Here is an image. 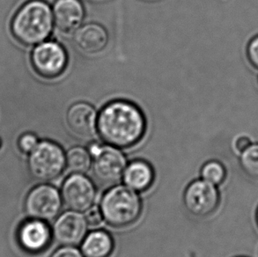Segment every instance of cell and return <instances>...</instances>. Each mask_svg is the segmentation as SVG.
Here are the masks:
<instances>
[{"label":"cell","mask_w":258,"mask_h":257,"mask_svg":"<svg viewBox=\"0 0 258 257\" xmlns=\"http://www.w3.org/2000/svg\"><path fill=\"white\" fill-rule=\"evenodd\" d=\"M38 139L32 133H26L19 139V147L25 153H30L38 145Z\"/></svg>","instance_id":"ffe728a7"},{"label":"cell","mask_w":258,"mask_h":257,"mask_svg":"<svg viewBox=\"0 0 258 257\" xmlns=\"http://www.w3.org/2000/svg\"><path fill=\"white\" fill-rule=\"evenodd\" d=\"M251 139L248 136L241 135L234 140V147L236 153L241 154L245 150L251 146Z\"/></svg>","instance_id":"cb8c5ba5"},{"label":"cell","mask_w":258,"mask_h":257,"mask_svg":"<svg viewBox=\"0 0 258 257\" xmlns=\"http://www.w3.org/2000/svg\"><path fill=\"white\" fill-rule=\"evenodd\" d=\"M97 113L90 104L77 102L67 112V125L78 138L90 139L97 132Z\"/></svg>","instance_id":"8fae6325"},{"label":"cell","mask_w":258,"mask_h":257,"mask_svg":"<svg viewBox=\"0 0 258 257\" xmlns=\"http://www.w3.org/2000/svg\"></svg>","instance_id":"4316f807"},{"label":"cell","mask_w":258,"mask_h":257,"mask_svg":"<svg viewBox=\"0 0 258 257\" xmlns=\"http://www.w3.org/2000/svg\"><path fill=\"white\" fill-rule=\"evenodd\" d=\"M227 174L226 167H224L223 164L217 160L206 162L201 169L203 180L216 186L222 184L226 181Z\"/></svg>","instance_id":"d6986e66"},{"label":"cell","mask_w":258,"mask_h":257,"mask_svg":"<svg viewBox=\"0 0 258 257\" xmlns=\"http://www.w3.org/2000/svg\"><path fill=\"white\" fill-rule=\"evenodd\" d=\"M54 25L63 34L75 33L84 20L85 10L80 0H57L52 9Z\"/></svg>","instance_id":"7c38bea8"},{"label":"cell","mask_w":258,"mask_h":257,"mask_svg":"<svg viewBox=\"0 0 258 257\" xmlns=\"http://www.w3.org/2000/svg\"><path fill=\"white\" fill-rule=\"evenodd\" d=\"M248 62L255 69L258 70V35L248 42L247 46Z\"/></svg>","instance_id":"44dd1931"},{"label":"cell","mask_w":258,"mask_h":257,"mask_svg":"<svg viewBox=\"0 0 258 257\" xmlns=\"http://www.w3.org/2000/svg\"><path fill=\"white\" fill-rule=\"evenodd\" d=\"M240 165L248 177L258 181V143H252L240 154Z\"/></svg>","instance_id":"ac0fdd59"},{"label":"cell","mask_w":258,"mask_h":257,"mask_svg":"<svg viewBox=\"0 0 258 257\" xmlns=\"http://www.w3.org/2000/svg\"><path fill=\"white\" fill-rule=\"evenodd\" d=\"M91 154L93 156V173L101 184L111 186L121 181L127 161L119 148L110 145L94 146Z\"/></svg>","instance_id":"5b68a950"},{"label":"cell","mask_w":258,"mask_h":257,"mask_svg":"<svg viewBox=\"0 0 258 257\" xmlns=\"http://www.w3.org/2000/svg\"><path fill=\"white\" fill-rule=\"evenodd\" d=\"M236 257H247V256H236Z\"/></svg>","instance_id":"484cf974"},{"label":"cell","mask_w":258,"mask_h":257,"mask_svg":"<svg viewBox=\"0 0 258 257\" xmlns=\"http://www.w3.org/2000/svg\"><path fill=\"white\" fill-rule=\"evenodd\" d=\"M154 180L153 167L144 160H135L128 164L122 175L124 185L136 192L148 189Z\"/></svg>","instance_id":"9a60e30c"},{"label":"cell","mask_w":258,"mask_h":257,"mask_svg":"<svg viewBox=\"0 0 258 257\" xmlns=\"http://www.w3.org/2000/svg\"><path fill=\"white\" fill-rule=\"evenodd\" d=\"M111 235L103 230L93 231L81 242V251L84 257H109L114 250Z\"/></svg>","instance_id":"2e32d148"},{"label":"cell","mask_w":258,"mask_h":257,"mask_svg":"<svg viewBox=\"0 0 258 257\" xmlns=\"http://www.w3.org/2000/svg\"><path fill=\"white\" fill-rule=\"evenodd\" d=\"M255 222H256V225L258 226V206L256 208V212H255Z\"/></svg>","instance_id":"d4e9b609"},{"label":"cell","mask_w":258,"mask_h":257,"mask_svg":"<svg viewBox=\"0 0 258 257\" xmlns=\"http://www.w3.org/2000/svg\"><path fill=\"white\" fill-rule=\"evenodd\" d=\"M87 220L81 212L71 211L61 214L52 228L53 237L63 246L75 247L87 235Z\"/></svg>","instance_id":"30bf717a"},{"label":"cell","mask_w":258,"mask_h":257,"mask_svg":"<svg viewBox=\"0 0 258 257\" xmlns=\"http://www.w3.org/2000/svg\"><path fill=\"white\" fill-rule=\"evenodd\" d=\"M108 33L101 25L88 23L78 28L74 35V42L86 54L101 52L108 44Z\"/></svg>","instance_id":"5bb4252c"},{"label":"cell","mask_w":258,"mask_h":257,"mask_svg":"<svg viewBox=\"0 0 258 257\" xmlns=\"http://www.w3.org/2000/svg\"><path fill=\"white\" fill-rule=\"evenodd\" d=\"M52 10L42 0L25 4L14 17L12 29L14 36L26 45L44 42L52 32Z\"/></svg>","instance_id":"7a4b0ae2"},{"label":"cell","mask_w":258,"mask_h":257,"mask_svg":"<svg viewBox=\"0 0 258 257\" xmlns=\"http://www.w3.org/2000/svg\"><path fill=\"white\" fill-rule=\"evenodd\" d=\"M28 167L36 180L53 181L60 176L67 167L66 154L56 143L42 141L29 154Z\"/></svg>","instance_id":"277c9868"},{"label":"cell","mask_w":258,"mask_h":257,"mask_svg":"<svg viewBox=\"0 0 258 257\" xmlns=\"http://www.w3.org/2000/svg\"><path fill=\"white\" fill-rule=\"evenodd\" d=\"M92 154L81 146L71 148L66 154L67 168L73 174L87 173L92 167Z\"/></svg>","instance_id":"e0dca14e"},{"label":"cell","mask_w":258,"mask_h":257,"mask_svg":"<svg viewBox=\"0 0 258 257\" xmlns=\"http://www.w3.org/2000/svg\"><path fill=\"white\" fill-rule=\"evenodd\" d=\"M18 236L24 249L31 253H38L48 247L51 232L43 220L33 219L21 226Z\"/></svg>","instance_id":"4fadbf2b"},{"label":"cell","mask_w":258,"mask_h":257,"mask_svg":"<svg viewBox=\"0 0 258 257\" xmlns=\"http://www.w3.org/2000/svg\"><path fill=\"white\" fill-rule=\"evenodd\" d=\"M100 210L109 226L125 227L140 218L142 203L135 190L126 185H115L103 195Z\"/></svg>","instance_id":"3957f363"},{"label":"cell","mask_w":258,"mask_h":257,"mask_svg":"<svg viewBox=\"0 0 258 257\" xmlns=\"http://www.w3.org/2000/svg\"><path fill=\"white\" fill-rule=\"evenodd\" d=\"M97 132L108 145L127 148L143 138L146 119L136 105L126 101H112L98 115Z\"/></svg>","instance_id":"6da1fadb"},{"label":"cell","mask_w":258,"mask_h":257,"mask_svg":"<svg viewBox=\"0 0 258 257\" xmlns=\"http://www.w3.org/2000/svg\"><path fill=\"white\" fill-rule=\"evenodd\" d=\"M187 211L192 215L206 218L219 208L220 194L216 185L205 180H197L188 185L183 196Z\"/></svg>","instance_id":"8992f818"},{"label":"cell","mask_w":258,"mask_h":257,"mask_svg":"<svg viewBox=\"0 0 258 257\" xmlns=\"http://www.w3.org/2000/svg\"><path fill=\"white\" fill-rule=\"evenodd\" d=\"M62 197L51 185H39L28 195L25 208L32 219L51 220L59 213L62 207Z\"/></svg>","instance_id":"ba28073f"},{"label":"cell","mask_w":258,"mask_h":257,"mask_svg":"<svg viewBox=\"0 0 258 257\" xmlns=\"http://www.w3.org/2000/svg\"><path fill=\"white\" fill-rule=\"evenodd\" d=\"M61 197L71 211L86 212L94 205L96 188L93 181L84 174H73L63 181Z\"/></svg>","instance_id":"52a82bcc"},{"label":"cell","mask_w":258,"mask_h":257,"mask_svg":"<svg viewBox=\"0 0 258 257\" xmlns=\"http://www.w3.org/2000/svg\"><path fill=\"white\" fill-rule=\"evenodd\" d=\"M85 218L87 220V225L90 226H99L102 222V220H104L101 210L97 208H93V207L86 212Z\"/></svg>","instance_id":"7402d4cb"},{"label":"cell","mask_w":258,"mask_h":257,"mask_svg":"<svg viewBox=\"0 0 258 257\" xmlns=\"http://www.w3.org/2000/svg\"><path fill=\"white\" fill-rule=\"evenodd\" d=\"M32 63L41 76L53 79L63 73L67 66V54L59 43L42 42L35 47L31 56Z\"/></svg>","instance_id":"9c48e42d"},{"label":"cell","mask_w":258,"mask_h":257,"mask_svg":"<svg viewBox=\"0 0 258 257\" xmlns=\"http://www.w3.org/2000/svg\"><path fill=\"white\" fill-rule=\"evenodd\" d=\"M51 257H84L81 250L72 246H63L54 253Z\"/></svg>","instance_id":"603a6c76"}]
</instances>
